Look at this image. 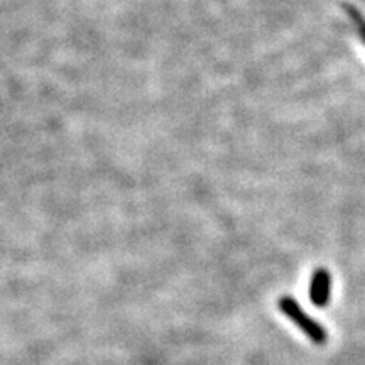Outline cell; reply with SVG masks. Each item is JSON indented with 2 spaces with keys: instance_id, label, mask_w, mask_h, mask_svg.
<instances>
[{
  "instance_id": "cell-1",
  "label": "cell",
  "mask_w": 365,
  "mask_h": 365,
  "mask_svg": "<svg viewBox=\"0 0 365 365\" xmlns=\"http://www.w3.org/2000/svg\"><path fill=\"white\" fill-rule=\"evenodd\" d=\"M279 309L286 314L296 327L299 328L304 335L308 336L313 344L323 345L328 339V333L317 319L308 317L307 312L301 308V304L296 301L293 296H281L279 298Z\"/></svg>"
},
{
  "instance_id": "cell-2",
  "label": "cell",
  "mask_w": 365,
  "mask_h": 365,
  "mask_svg": "<svg viewBox=\"0 0 365 365\" xmlns=\"http://www.w3.org/2000/svg\"><path fill=\"white\" fill-rule=\"evenodd\" d=\"M331 276L325 267H318L309 281V299L314 307L323 308L330 303Z\"/></svg>"
},
{
  "instance_id": "cell-3",
  "label": "cell",
  "mask_w": 365,
  "mask_h": 365,
  "mask_svg": "<svg viewBox=\"0 0 365 365\" xmlns=\"http://www.w3.org/2000/svg\"><path fill=\"white\" fill-rule=\"evenodd\" d=\"M344 9H345L346 16H349V19L352 21V24L355 26V29H357L360 39L365 43V17H364V14L360 12L357 7L350 6V4H345Z\"/></svg>"
}]
</instances>
